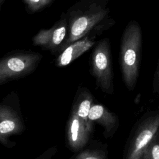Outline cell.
Returning a JSON list of instances; mask_svg holds the SVG:
<instances>
[{"label":"cell","instance_id":"15","mask_svg":"<svg viewBox=\"0 0 159 159\" xmlns=\"http://www.w3.org/2000/svg\"><path fill=\"white\" fill-rule=\"evenodd\" d=\"M57 152V148L55 146L48 148L42 154L34 159H52Z\"/></svg>","mask_w":159,"mask_h":159},{"label":"cell","instance_id":"11","mask_svg":"<svg viewBox=\"0 0 159 159\" xmlns=\"http://www.w3.org/2000/svg\"><path fill=\"white\" fill-rule=\"evenodd\" d=\"M93 102V96L91 93L85 87H79L71 109V112L90 127H93V122L88 120V114Z\"/></svg>","mask_w":159,"mask_h":159},{"label":"cell","instance_id":"3","mask_svg":"<svg viewBox=\"0 0 159 159\" xmlns=\"http://www.w3.org/2000/svg\"><path fill=\"white\" fill-rule=\"evenodd\" d=\"M42 55L39 53L18 50L0 58V85L24 78L38 66Z\"/></svg>","mask_w":159,"mask_h":159},{"label":"cell","instance_id":"12","mask_svg":"<svg viewBox=\"0 0 159 159\" xmlns=\"http://www.w3.org/2000/svg\"><path fill=\"white\" fill-rule=\"evenodd\" d=\"M55 0H22L27 12L30 14L38 12L51 5Z\"/></svg>","mask_w":159,"mask_h":159},{"label":"cell","instance_id":"7","mask_svg":"<svg viewBox=\"0 0 159 159\" xmlns=\"http://www.w3.org/2000/svg\"><path fill=\"white\" fill-rule=\"evenodd\" d=\"M24 130V125L17 111L5 102L0 103V143L7 147L14 146L15 143L9 142V137Z\"/></svg>","mask_w":159,"mask_h":159},{"label":"cell","instance_id":"4","mask_svg":"<svg viewBox=\"0 0 159 159\" xmlns=\"http://www.w3.org/2000/svg\"><path fill=\"white\" fill-rule=\"evenodd\" d=\"M90 71L97 87L106 94L114 93V72L108 38L100 40L93 48L90 59Z\"/></svg>","mask_w":159,"mask_h":159},{"label":"cell","instance_id":"9","mask_svg":"<svg viewBox=\"0 0 159 159\" xmlns=\"http://www.w3.org/2000/svg\"><path fill=\"white\" fill-rule=\"evenodd\" d=\"M96 37L86 36L68 45L55 61L57 67H64L90 49L95 43Z\"/></svg>","mask_w":159,"mask_h":159},{"label":"cell","instance_id":"5","mask_svg":"<svg viewBox=\"0 0 159 159\" xmlns=\"http://www.w3.org/2000/svg\"><path fill=\"white\" fill-rule=\"evenodd\" d=\"M159 116L153 114L143 120L133 135L125 159H140L144 150L158 134Z\"/></svg>","mask_w":159,"mask_h":159},{"label":"cell","instance_id":"13","mask_svg":"<svg viewBox=\"0 0 159 159\" xmlns=\"http://www.w3.org/2000/svg\"><path fill=\"white\" fill-rule=\"evenodd\" d=\"M140 159H159V143L158 134L148 145Z\"/></svg>","mask_w":159,"mask_h":159},{"label":"cell","instance_id":"10","mask_svg":"<svg viewBox=\"0 0 159 159\" xmlns=\"http://www.w3.org/2000/svg\"><path fill=\"white\" fill-rule=\"evenodd\" d=\"M88 120L102 125L104 130L103 135L107 138L112 136L119 126L117 116L99 104H92L88 114Z\"/></svg>","mask_w":159,"mask_h":159},{"label":"cell","instance_id":"1","mask_svg":"<svg viewBox=\"0 0 159 159\" xmlns=\"http://www.w3.org/2000/svg\"><path fill=\"white\" fill-rule=\"evenodd\" d=\"M109 0H79L65 13L67 33L63 50L86 36L97 37L115 24L110 15Z\"/></svg>","mask_w":159,"mask_h":159},{"label":"cell","instance_id":"16","mask_svg":"<svg viewBox=\"0 0 159 159\" xmlns=\"http://www.w3.org/2000/svg\"><path fill=\"white\" fill-rule=\"evenodd\" d=\"M5 1H6V0H0V10H1V7H2V4H4V2Z\"/></svg>","mask_w":159,"mask_h":159},{"label":"cell","instance_id":"8","mask_svg":"<svg viewBox=\"0 0 159 159\" xmlns=\"http://www.w3.org/2000/svg\"><path fill=\"white\" fill-rule=\"evenodd\" d=\"M92 129L83 122L76 114L71 112L66 125V138L71 150L78 152L84 147L89 139Z\"/></svg>","mask_w":159,"mask_h":159},{"label":"cell","instance_id":"14","mask_svg":"<svg viewBox=\"0 0 159 159\" xmlns=\"http://www.w3.org/2000/svg\"><path fill=\"white\" fill-rule=\"evenodd\" d=\"M75 159H107V153L101 149H88L81 152Z\"/></svg>","mask_w":159,"mask_h":159},{"label":"cell","instance_id":"6","mask_svg":"<svg viewBox=\"0 0 159 159\" xmlns=\"http://www.w3.org/2000/svg\"><path fill=\"white\" fill-rule=\"evenodd\" d=\"M67 33V22L65 13L50 29H41L32 39L33 44L53 54L60 53Z\"/></svg>","mask_w":159,"mask_h":159},{"label":"cell","instance_id":"2","mask_svg":"<svg viewBox=\"0 0 159 159\" xmlns=\"http://www.w3.org/2000/svg\"><path fill=\"white\" fill-rule=\"evenodd\" d=\"M142 43V30L136 20L126 25L120 46V64L123 81L129 90H133L139 75Z\"/></svg>","mask_w":159,"mask_h":159}]
</instances>
